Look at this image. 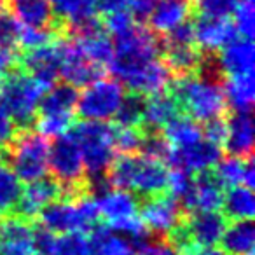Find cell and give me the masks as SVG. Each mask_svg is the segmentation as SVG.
<instances>
[{
    "mask_svg": "<svg viewBox=\"0 0 255 255\" xmlns=\"http://www.w3.org/2000/svg\"><path fill=\"white\" fill-rule=\"evenodd\" d=\"M234 28L243 39H250L255 33V9L254 0H241L234 9Z\"/></svg>",
    "mask_w": 255,
    "mask_h": 255,
    "instance_id": "cell-38",
    "label": "cell"
},
{
    "mask_svg": "<svg viewBox=\"0 0 255 255\" xmlns=\"http://www.w3.org/2000/svg\"><path fill=\"white\" fill-rule=\"evenodd\" d=\"M49 140L32 129L18 131L7 145V164L21 182H35L46 177Z\"/></svg>",
    "mask_w": 255,
    "mask_h": 255,
    "instance_id": "cell-6",
    "label": "cell"
},
{
    "mask_svg": "<svg viewBox=\"0 0 255 255\" xmlns=\"http://www.w3.org/2000/svg\"><path fill=\"white\" fill-rule=\"evenodd\" d=\"M194 42L203 53H219L238 37L227 18H194Z\"/></svg>",
    "mask_w": 255,
    "mask_h": 255,
    "instance_id": "cell-17",
    "label": "cell"
},
{
    "mask_svg": "<svg viewBox=\"0 0 255 255\" xmlns=\"http://www.w3.org/2000/svg\"><path fill=\"white\" fill-rule=\"evenodd\" d=\"M19 30H21V25L12 18V14L2 12L0 14V46L18 49Z\"/></svg>",
    "mask_w": 255,
    "mask_h": 255,
    "instance_id": "cell-39",
    "label": "cell"
},
{
    "mask_svg": "<svg viewBox=\"0 0 255 255\" xmlns=\"http://www.w3.org/2000/svg\"><path fill=\"white\" fill-rule=\"evenodd\" d=\"M60 198H63L61 185L54 178L42 177L39 180L26 184V187L21 191V196H19L14 210L9 215H18L21 219L35 222L40 210L49 205V203L58 201Z\"/></svg>",
    "mask_w": 255,
    "mask_h": 255,
    "instance_id": "cell-12",
    "label": "cell"
},
{
    "mask_svg": "<svg viewBox=\"0 0 255 255\" xmlns=\"http://www.w3.org/2000/svg\"><path fill=\"white\" fill-rule=\"evenodd\" d=\"M226 150L234 157L250 159L254 154V119L250 112L227 114Z\"/></svg>",
    "mask_w": 255,
    "mask_h": 255,
    "instance_id": "cell-19",
    "label": "cell"
},
{
    "mask_svg": "<svg viewBox=\"0 0 255 255\" xmlns=\"http://www.w3.org/2000/svg\"><path fill=\"white\" fill-rule=\"evenodd\" d=\"M0 222H2V213H0Z\"/></svg>",
    "mask_w": 255,
    "mask_h": 255,
    "instance_id": "cell-50",
    "label": "cell"
},
{
    "mask_svg": "<svg viewBox=\"0 0 255 255\" xmlns=\"http://www.w3.org/2000/svg\"><path fill=\"white\" fill-rule=\"evenodd\" d=\"M5 9H7V0H0V14L5 12Z\"/></svg>",
    "mask_w": 255,
    "mask_h": 255,
    "instance_id": "cell-48",
    "label": "cell"
},
{
    "mask_svg": "<svg viewBox=\"0 0 255 255\" xmlns=\"http://www.w3.org/2000/svg\"><path fill=\"white\" fill-rule=\"evenodd\" d=\"M16 133H18V129H16L7 109L4 107V103L0 102V149H7V145L12 142Z\"/></svg>",
    "mask_w": 255,
    "mask_h": 255,
    "instance_id": "cell-43",
    "label": "cell"
},
{
    "mask_svg": "<svg viewBox=\"0 0 255 255\" xmlns=\"http://www.w3.org/2000/svg\"><path fill=\"white\" fill-rule=\"evenodd\" d=\"M224 96L229 112H252L255 100L254 74L227 75L224 77Z\"/></svg>",
    "mask_w": 255,
    "mask_h": 255,
    "instance_id": "cell-26",
    "label": "cell"
},
{
    "mask_svg": "<svg viewBox=\"0 0 255 255\" xmlns=\"http://www.w3.org/2000/svg\"><path fill=\"white\" fill-rule=\"evenodd\" d=\"M222 215L227 220H252L255 215V199L252 189L245 185H234L224 194Z\"/></svg>",
    "mask_w": 255,
    "mask_h": 255,
    "instance_id": "cell-30",
    "label": "cell"
},
{
    "mask_svg": "<svg viewBox=\"0 0 255 255\" xmlns=\"http://www.w3.org/2000/svg\"><path fill=\"white\" fill-rule=\"evenodd\" d=\"M220 159H222V147L203 138L194 145L184 147V149H173L168 164L177 168V170L187 171L191 175H198L203 171L213 170Z\"/></svg>",
    "mask_w": 255,
    "mask_h": 255,
    "instance_id": "cell-14",
    "label": "cell"
},
{
    "mask_svg": "<svg viewBox=\"0 0 255 255\" xmlns=\"http://www.w3.org/2000/svg\"><path fill=\"white\" fill-rule=\"evenodd\" d=\"M131 0H96V9L103 14H110L116 11H124L129 7Z\"/></svg>",
    "mask_w": 255,
    "mask_h": 255,
    "instance_id": "cell-45",
    "label": "cell"
},
{
    "mask_svg": "<svg viewBox=\"0 0 255 255\" xmlns=\"http://www.w3.org/2000/svg\"><path fill=\"white\" fill-rule=\"evenodd\" d=\"M254 54L255 47L250 39H234L217 53L219 67L226 75L254 74Z\"/></svg>",
    "mask_w": 255,
    "mask_h": 255,
    "instance_id": "cell-21",
    "label": "cell"
},
{
    "mask_svg": "<svg viewBox=\"0 0 255 255\" xmlns=\"http://www.w3.org/2000/svg\"><path fill=\"white\" fill-rule=\"evenodd\" d=\"M164 44H175V46H191L194 42V23L187 21L180 23L178 26H175L173 30L163 35Z\"/></svg>",
    "mask_w": 255,
    "mask_h": 255,
    "instance_id": "cell-41",
    "label": "cell"
},
{
    "mask_svg": "<svg viewBox=\"0 0 255 255\" xmlns=\"http://www.w3.org/2000/svg\"><path fill=\"white\" fill-rule=\"evenodd\" d=\"M205 53L196 44L191 46H175V44L163 42V53L161 60L164 61L173 77H185V75L198 74L203 63Z\"/></svg>",
    "mask_w": 255,
    "mask_h": 255,
    "instance_id": "cell-24",
    "label": "cell"
},
{
    "mask_svg": "<svg viewBox=\"0 0 255 255\" xmlns=\"http://www.w3.org/2000/svg\"><path fill=\"white\" fill-rule=\"evenodd\" d=\"M33 220L4 215L0 222V255H35Z\"/></svg>",
    "mask_w": 255,
    "mask_h": 255,
    "instance_id": "cell-13",
    "label": "cell"
},
{
    "mask_svg": "<svg viewBox=\"0 0 255 255\" xmlns=\"http://www.w3.org/2000/svg\"><path fill=\"white\" fill-rule=\"evenodd\" d=\"M95 199L98 215L107 224L138 215V198L129 191L109 187L107 191L100 192Z\"/></svg>",
    "mask_w": 255,
    "mask_h": 255,
    "instance_id": "cell-20",
    "label": "cell"
},
{
    "mask_svg": "<svg viewBox=\"0 0 255 255\" xmlns=\"http://www.w3.org/2000/svg\"><path fill=\"white\" fill-rule=\"evenodd\" d=\"M54 16L67 26H74L96 16V0H49Z\"/></svg>",
    "mask_w": 255,
    "mask_h": 255,
    "instance_id": "cell-31",
    "label": "cell"
},
{
    "mask_svg": "<svg viewBox=\"0 0 255 255\" xmlns=\"http://www.w3.org/2000/svg\"><path fill=\"white\" fill-rule=\"evenodd\" d=\"M74 116L68 114H61V116H37L35 124L39 129V135L46 136V138H58V136L65 135L74 124Z\"/></svg>",
    "mask_w": 255,
    "mask_h": 255,
    "instance_id": "cell-37",
    "label": "cell"
},
{
    "mask_svg": "<svg viewBox=\"0 0 255 255\" xmlns=\"http://www.w3.org/2000/svg\"><path fill=\"white\" fill-rule=\"evenodd\" d=\"M222 252L227 255H254L255 227L252 220H236L226 227L222 238Z\"/></svg>",
    "mask_w": 255,
    "mask_h": 255,
    "instance_id": "cell-28",
    "label": "cell"
},
{
    "mask_svg": "<svg viewBox=\"0 0 255 255\" xmlns=\"http://www.w3.org/2000/svg\"><path fill=\"white\" fill-rule=\"evenodd\" d=\"M180 107L171 93L161 91L145 96L143 102V119L142 128L145 131H161L173 117L180 116Z\"/></svg>",
    "mask_w": 255,
    "mask_h": 255,
    "instance_id": "cell-22",
    "label": "cell"
},
{
    "mask_svg": "<svg viewBox=\"0 0 255 255\" xmlns=\"http://www.w3.org/2000/svg\"><path fill=\"white\" fill-rule=\"evenodd\" d=\"M135 25V18L131 16L129 11H116L110 12V14H105V21H103V26H105L107 33H112L114 37L121 35V33L128 32Z\"/></svg>",
    "mask_w": 255,
    "mask_h": 255,
    "instance_id": "cell-40",
    "label": "cell"
},
{
    "mask_svg": "<svg viewBox=\"0 0 255 255\" xmlns=\"http://www.w3.org/2000/svg\"><path fill=\"white\" fill-rule=\"evenodd\" d=\"M161 135L166 138V142L173 149H184V147L194 145L199 140H203V129L199 123H196L189 116L180 114L161 129Z\"/></svg>",
    "mask_w": 255,
    "mask_h": 255,
    "instance_id": "cell-29",
    "label": "cell"
},
{
    "mask_svg": "<svg viewBox=\"0 0 255 255\" xmlns=\"http://www.w3.org/2000/svg\"><path fill=\"white\" fill-rule=\"evenodd\" d=\"M189 14H191V4L187 0H157V4L147 18L149 30L163 37L175 26L184 23Z\"/></svg>",
    "mask_w": 255,
    "mask_h": 255,
    "instance_id": "cell-23",
    "label": "cell"
},
{
    "mask_svg": "<svg viewBox=\"0 0 255 255\" xmlns=\"http://www.w3.org/2000/svg\"><path fill=\"white\" fill-rule=\"evenodd\" d=\"M245 161L240 157L229 156L226 159H220L217 164V170L213 171L215 178L220 182L222 187H234V185L243 184V171H245Z\"/></svg>",
    "mask_w": 255,
    "mask_h": 255,
    "instance_id": "cell-36",
    "label": "cell"
},
{
    "mask_svg": "<svg viewBox=\"0 0 255 255\" xmlns=\"http://www.w3.org/2000/svg\"><path fill=\"white\" fill-rule=\"evenodd\" d=\"M240 0H191L194 18H227L234 12Z\"/></svg>",
    "mask_w": 255,
    "mask_h": 255,
    "instance_id": "cell-35",
    "label": "cell"
},
{
    "mask_svg": "<svg viewBox=\"0 0 255 255\" xmlns=\"http://www.w3.org/2000/svg\"><path fill=\"white\" fill-rule=\"evenodd\" d=\"M138 212L140 220L147 227V231L163 240H166L168 234L187 215L177 199H173L170 194L142 199L138 201Z\"/></svg>",
    "mask_w": 255,
    "mask_h": 255,
    "instance_id": "cell-9",
    "label": "cell"
},
{
    "mask_svg": "<svg viewBox=\"0 0 255 255\" xmlns=\"http://www.w3.org/2000/svg\"><path fill=\"white\" fill-rule=\"evenodd\" d=\"M145 129L143 128H117L114 131L116 156H133L142 152Z\"/></svg>",
    "mask_w": 255,
    "mask_h": 255,
    "instance_id": "cell-34",
    "label": "cell"
},
{
    "mask_svg": "<svg viewBox=\"0 0 255 255\" xmlns=\"http://www.w3.org/2000/svg\"><path fill=\"white\" fill-rule=\"evenodd\" d=\"M77 100H79L77 88L67 84V82L53 84L44 93L42 98H40L37 116H61V114L74 116V110L77 107Z\"/></svg>",
    "mask_w": 255,
    "mask_h": 255,
    "instance_id": "cell-27",
    "label": "cell"
},
{
    "mask_svg": "<svg viewBox=\"0 0 255 255\" xmlns=\"http://www.w3.org/2000/svg\"><path fill=\"white\" fill-rule=\"evenodd\" d=\"M88 255H138L135 245L121 234H116L107 226L96 224L89 231Z\"/></svg>",
    "mask_w": 255,
    "mask_h": 255,
    "instance_id": "cell-25",
    "label": "cell"
},
{
    "mask_svg": "<svg viewBox=\"0 0 255 255\" xmlns=\"http://www.w3.org/2000/svg\"><path fill=\"white\" fill-rule=\"evenodd\" d=\"M143 102L145 96L136 93H128L121 102L119 110L114 116V126L117 128H142Z\"/></svg>",
    "mask_w": 255,
    "mask_h": 255,
    "instance_id": "cell-33",
    "label": "cell"
},
{
    "mask_svg": "<svg viewBox=\"0 0 255 255\" xmlns=\"http://www.w3.org/2000/svg\"><path fill=\"white\" fill-rule=\"evenodd\" d=\"M138 255H178L177 250L171 247V243L163 238H157L156 241H147L138 250Z\"/></svg>",
    "mask_w": 255,
    "mask_h": 255,
    "instance_id": "cell-44",
    "label": "cell"
},
{
    "mask_svg": "<svg viewBox=\"0 0 255 255\" xmlns=\"http://www.w3.org/2000/svg\"><path fill=\"white\" fill-rule=\"evenodd\" d=\"M124 98V88L116 79H100L86 88L77 100V114L84 121H107L114 119Z\"/></svg>",
    "mask_w": 255,
    "mask_h": 255,
    "instance_id": "cell-7",
    "label": "cell"
},
{
    "mask_svg": "<svg viewBox=\"0 0 255 255\" xmlns=\"http://www.w3.org/2000/svg\"><path fill=\"white\" fill-rule=\"evenodd\" d=\"M61 39L63 37H60V39H56L51 44H46V46L23 51L18 58L19 70L25 72L32 79H35L46 89L56 84V79L60 77Z\"/></svg>",
    "mask_w": 255,
    "mask_h": 255,
    "instance_id": "cell-8",
    "label": "cell"
},
{
    "mask_svg": "<svg viewBox=\"0 0 255 255\" xmlns=\"http://www.w3.org/2000/svg\"><path fill=\"white\" fill-rule=\"evenodd\" d=\"M70 135L81 149L86 177L91 185V194L109 189L105 182L107 170L116 159L114 150V131L116 126L100 121H81L72 124Z\"/></svg>",
    "mask_w": 255,
    "mask_h": 255,
    "instance_id": "cell-2",
    "label": "cell"
},
{
    "mask_svg": "<svg viewBox=\"0 0 255 255\" xmlns=\"http://www.w3.org/2000/svg\"><path fill=\"white\" fill-rule=\"evenodd\" d=\"M35 254L39 255H88L89 238L84 233L54 234L44 227L33 231Z\"/></svg>",
    "mask_w": 255,
    "mask_h": 255,
    "instance_id": "cell-16",
    "label": "cell"
},
{
    "mask_svg": "<svg viewBox=\"0 0 255 255\" xmlns=\"http://www.w3.org/2000/svg\"><path fill=\"white\" fill-rule=\"evenodd\" d=\"M168 168L143 154L116 156L107 170L105 182L112 189L129 191L138 201L168 194Z\"/></svg>",
    "mask_w": 255,
    "mask_h": 255,
    "instance_id": "cell-1",
    "label": "cell"
},
{
    "mask_svg": "<svg viewBox=\"0 0 255 255\" xmlns=\"http://www.w3.org/2000/svg\"><path fill=\"white\" fill-rule=\"evenodd\" d=\"M224 187L215 178L213 170L203 171L194 177L189 196L180 203L185 213L192 212H217L222 206Z\"/></svg>",
    "mask_w": 255,
    "mask_h": 255,
    "instance_id": "cell-15",
    "label": "cell"
},
{
    "mask_svg": "<svg viewBox=\"0 0 255 255\" xmlns=\"http://www.w3.org/2000/svg\"><path fill=\"white\" fill-rule=\"evenodd\" d=\"M184 255H227V254L222 250H219V248H215V247H208V248L196 247V248H192V250L185 252Z\"/></svg>",
    "mask_w": 255,
    "mask_h": 255,
    "instance_id": "cell-47",
    "label": "cell"
},
{
    "mask_svg": "<svg viewBox=\"0 0 255 255\" xmlns=\"http://www.w3.org/2000/svg\"><path fill=\"white\" fill-rule=\"evenodd\" d=\"M47 170H51L53 178L61 185L65 199H77L91 194L81 149L70 133L58 136L49 145Z\"/></svg>",
    "mask_w": 255,
    "mask_h": 255,
    "instance_id": "cell-3",
    "label": "cell"
},
{
    "mask_svg": "<svg viewBox=\"0 0 255 255\" xmlns=\"http://www.w3.org/2000/svg\"><path fill=\"white\" fill-rule=\"evenodd\" d=\"M47 89L21 72L18 67L0 81V102L4 103L16 129H32L37 119L39 103Z\"/></svg>",
    "mask_w": 255,
    "mask_h": 255,
    "instance_id": "cell-4",
    "label": "cell"
},
{
    "mask_svg": "<svg viewBox=\"0 0 255 255\" xmlns=\"http://www.w3.org/2000/svg\"><path fill=\"white\" fill-rule=\"evenodd\" d=\"M105 75V67H100L79 53L77 44L68 37L61 39V82L74 86V88H88L93 82L100 81Z\"/></svg>",
    "mask_w": 255,
    "mask_h": 255,
    "instance_id": "cell-10",
    "label": "cell"
},
{
    "mask_svg": "<svg viewBox=\"0 0 255 255\" xmlns=\"http://www.w3.org/2000/svg\"><path fill=\"white\" fill-rule=\"evenodd\" d=\"M182 226L192 248H208L220 243L227 219L219 212H192L184 217Z\"/></svg>",
    "mask_w": 255,
    "mask_h": 255,
    "instance_id": "cell-11",
    "label": "cell"
},
{
    "mask_svg": "<svg viewBox=\"0 0 255 255\" xmlns=\"http://www.w3.org/2000/svg\"><path fill=\"white\" fill-rule=\"evenodd\" d=\"M21 182L11 170L7 161H0V213L9 215L21 196Z\"/></svg>",
    "mask_w": 255,
    "mask_h": 255,
    "instance_id": "cell-32",
    "label": "cell"
},
{
    "mask_svg": "<svg viewBox=\"0 0 255 255\" xmlns=\"http://www.w3.org/2000/svg\"><path fill=\"white\" fill-rule=\"evenodd\" d=\"M243 185L248 189H254L255 185V168H254V157L245 161V171H243Z\"/></svg>",
    "mask_w": 255,
    "mask_h": 255,
    "instance_id": "cell-46",
    "label": "cell"
},
{
    "mask_svg": "<svg viewBox=\"0 0 255 255\" xmlns=\"http://www.w3.org/2000/svg\"><path fill=\"white\" fill-rule=\"evenodd\" d=\"M0 161H7V154H5V149H0Z\"/></svg>",
    "mask_w": 255,
    "mask_h": 255,
    "instance_id": "cell-49",
    "label": "cell"
},
{
    "mask_svg": "<svg viewBox=\"0 0 255 255\" xmlns=\"http://www.w3.org/2000/svg\"><path fill=\"white\" fill-rule=\"evenodd\" d=\"M12 18L21 26L33 28H49L58 26L65 33V23L54 16L49 0H7Z\"/></svg>",
    "mask_w": 255,
    "mask_h": 255,
    "instance_id": "cell-18",
    "label": "cell"
},
{
    "mask_svg": "<svg viewBox=\"0 0 255 255\" xmlns=\"http://www.w3.org/2000/svg\"><path fill=\"white\" fill-rule=\"evenodd\" d=\"M40 227L54 234L89 233L100 222L95 196L88 194L77 199L53 201L37 215Z\"/></svg>",
    "mask_w": 255,
    "mask_h": 255,
    "instance_id": "cell-5",
    "label": "cell"
},
{
    "mask_svg": "<svg viewBox=\"0 0 255 255\" xmlns=\"http://www.w3.org/2000/svg\"><path fill=\"white\" fill-rule=\"evenodd\" d=\"M201 129H203V138L222 147L227 136V116L208 121V123H205V128H201Z\"/></svg>",
    "mask_w": 255,
    "mask_h": 255,
    "instance_id": "cell-42",
    "label": "cell"
}]
</instances>
